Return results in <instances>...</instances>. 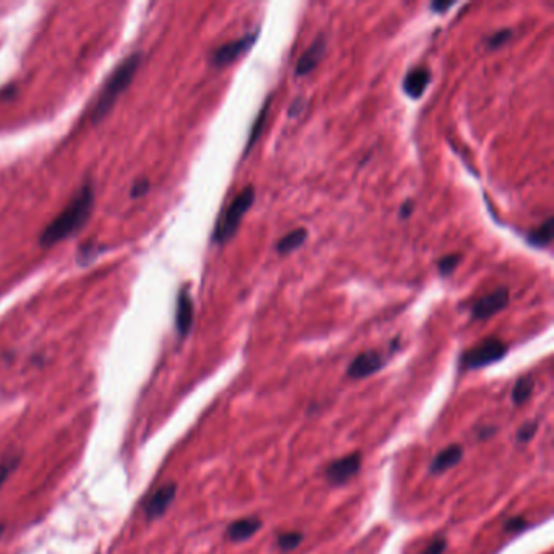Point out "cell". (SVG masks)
I'll use <instances>...</instances> for the list:
<instances>
[{"instance_id":"f546056e","label":"cell","mask_w":554,"mask_h":554,"mask_svg":"<svg viewBox=\"0 0 554 554\" xmlns=\"http://www.w3.org/2000/svg\"><path fill=\"white\" fill-rule=\"evenodd\" d=\"M450 7H454V2H441V0H437V2L431 4V10L436 13H445V10H449Z\"/></svg>"},{"instance_id":"e0dca14e","label":"cell","mask_w":554,"mask_h":554,"mask_svg":"<svg viewBox=\"0 0 554 554\" xmlns=\"http://www.w3.org/2000/svg\"><path fill=\"white\" fill-rule=\"evenodd\" d=\"M270 101H272V98H268L265 103H263L262 109L258 111L257 118H256V120H254V124L251 127V134H249V139H247V144H246V150H244V156L249 155V151L254 148V145L257 144V140L261 139L263 129H265L268 111H270Z\"/></svg>"},{"instance_id":"4fadbf2b","label":"cell","mask_w":554,"mask_h":554,"mask_svg":"<svg viewBox=\"0 0 554 554\" xmlns=\"http://www.w3.org/2000/svg\"><path fill=\"white\" fill-rule=\"evenodd\" d=\"M431 83V70L428 67H416L410 70L403 78V91L406 96L413 99H420L424 95V91L428 90Z\"/></svg>"},{"instance_id":"1f68e13d","label":"cell","mask_w":554,"mask_h":554,"mask_svg":"<svg viewBox=\"0 0 554 554\" xmlns=\"http://www.w3.org/2000/svg\"><path fill=\"white\" fill-rule=\"evenodd\" d=\"M4 532H5V525H4V523H2V522H0V536H2V535H4Z\"/></svg>"},{"instance_id":"6da1fadb","label":"cell","mask_w":554,"mask_h":554,"mask_svg":"<svg viewBox=\"0 0 554 554\" xmlns=\"http://www.w3.org/2000/svg\"><path fill=\"white\" fill-rule=\"evenodd\" d=\"M95 207V186L86 182L80 187L69 205L44 228L39 235V246L48 249L77 235L88 223Z\"/></svg>"},{"instance_id":"ba28073f","label":"cell","mask_w":554,"mask_h":554,"mask_svg":"<svg viewBox=\"0 0 554 554\" xmlns=\"http://www.w3.org/2000/svg\"><path fill=\"white\" fill-rule=\"evenodd\" d=\"M385 359L382 354L375 349H368V352L359 353L352 363H349L347 369V375L349 379H366L369 375L379 373L384 368Z\"/></svg>"},{"instance_id":"277c9868","label":"cell","mask_w":554,"mask_h":554,"mask_svg":"<svg viewBox=\"0 0 554 554\" xmlns=\"http://www.w3.org/2000/svg\"><path fill=\"white\" fill-rule=\"evenodd\" d=\"M507 352H509V347H507V343L502 342L501 338L497 337L485 338L483 342L475 345V347H471L470 349H466V352L462 354L460 368L465 371L486 368V366H491L497 363V361L504 359L507 356Z\"/></svg>"},{"instance_id":"3957f363","label":"cell","mask_w":554,"mask_h":554,"mask_svg":"<svg viewBox=\"0 0 554 554\" xmlns=\"http://www.w3.org/2000/svg\"><path fill=\"white\" fill-rule=\"evenodd\" d=\"M254 200H256V189L252 186H247L246 189L239 192L235 200L230 203V207L226 208L225 215L221 216L215 231H213V241L216 244H221V246L228 241H231L237 233L239 226H241L244 215L252 207Z\"/></svg>"},{"instance_id":"484cf974","label":"cell","mask_w":554,"mask_h":554,"mask_svg":"<svg viewBox=\"0 0 554 554\" xmlns=\"http://www.w3.org/2000/svg\"><path fill=\"white\" fill-rule=\"evenodd\" d=\"M530 527L523 517H512L504 523V530L509 533H520Z\"/></svg>"},{"instance_id":"9c48e42d","label":"cell","mask_w":554,"mask_h":554,"mask_svg":"<svg viewBox=\"0 0 554 554\" xmlns=\"http://www.w3.org/2000/svg\"><path fill=\"white\" fill-rule=\"evenodd\" d=\"M176 494H177L176 483H166V485L160 486L145 502L144 506L145 517L148 518V520H155V518L161 517L167 511V507L172 504Z\"/></svg>"},{"instance_id":"5bb4252c","label":"cell","mask_w":554,"mask_h":554,"mask_svg":"<svg viewBox=\"0 0 554 554\" xmlns=\"http://www.w3.org/2000/svg\"><path fill=\"white\" fill-rule=\"evenodd\" d=\"M464 457V447L460 444H450L442 449L439 454H437L433 462L429 465V473L431 475H441L444 471L454 469L455 465H459V462Z\"/></svg>"},{"instance_id":"44dd1931","label":"cell","mask_w":554,"mask_h":554,"mask_svg":"<svg viewBox=\"0 0 554 554\" xmlns=\"http://www.w3.org/2000/svg\"><path fill=\"white\" fill-rule=\"evenodd\" d=\"M512 34H514V32H512L511 28L499 29V32H496L494 34H491V36L486 39L487 48H490V49H499V48H502V46H504L506 43H509V39L512 38Z\"/></svg>"},{"instance_id":"cb8c5ba5","label":"cell","mask_w":554,"mask_h":554,"mask_svg":"<svg viewBox=\"0 0 554 554\" xmlns=\"http://www.w3.org/2000/svg\"><path fill=\"white\" fill-rule=\"evenodd\" d=\"M103 251V246H95V244H85V246H81V251H80V256H78V263H85V262H90L93 261V258L98 256V254Z\"/></svg>"},{"instance_id":"30bf717a","label":"cell","mask_w":554,"mask_h":554,"mask_svg":"<svg viewBox=\"0 0 554 554\" xmlns=\"http://www.w3.org/2000/svg\"><path fill=\"white\" fill-rule=\"evenodd\" d=\"M176 330L181 338L189 335L192 324H194V301L189 293V288H181L176 299V316H174Z\"/></svg>"},{"instance_id":"7a4b0ae2","label":"cell","mask_w":554,"mask_h":554,"mask_svg":"<svg viewBox=\"0 0 554 554\" xmlns=\"http://www.w3.org/2000/svg\"><path fill=\"white\" fill-rule=\"evenodd\" d=\"M141 59H144L141 53H134L127 55L118 67L113 70V74L106 80L98 98L95 101L93 111H91V120H93V124H98V122L103 120L111 113V109L114 108L116 103H118L119 96L129 88V85L134 81L137 72H139Z\"/></svg>"},{"instance_id":"8fae6325","label":"cell","mask_w":554,"mask_h":554,"mask_svg":"<svg viewBox=\"0 0 554 554\" xmlns=\"http://www.w3.org/2000/svg\"><path fill=\"white\" fill-rule=\"evenodd\" d=\"M325 50H327V39L320 34L296 62V77H304V75L314 72L320 60L324 59Z\"/></svg>"},{"instance_id":"7402d4cb","label":"cell","mask_w":554,"mask_h":554,"mask_svg":"<svg viewBox=\"0 0 554 554\" xmlns=\"http://www.w3.org/2000/svg\"><path fill=\"white\" fill-rule=\"evenodd\" d=\"M18 465H20L18 455H10L8 459L0 462V486H4V483L8 480L10 475H12L15 470H17Z\"/></svg>"},{"instance_id":"4dcf8cb0","label":"cell","mask_w":554,"mask_h":554,"mask_svg":"<svg viewBox=\"0 0 554 554\" xmlns=\"http://www.w3.org/2000/svg\"><path fill=\"white\" fill-rule=\"evenodd\" d=\"M494 433H496V428H490V426H486V428L478 431V437H480V439H487V437H491Z\"/></svg>"},{"instance_id":"8992f818","label":"cell","mask_w":554,"mask_h":554,"mask_svg":"<svg viewBox=\"0 0 554 554\" xmlns=\"http://www.w3.org/2000/svg\"><path fill=\"white\" fill-rule=\"evenodd\" d=\"M361 465H363L361 452H352L330 462L325 469V478L332 486H342L358 475Z\"/></svg>"},{"instance_id":"7c38bea8","label":"cell","mask_w":554,"mask_h":554,"mask_svg":"<svg viewBox=\"0 0 554 554\" xmlns=\"http://www.w3.org/2000/svg\"><path fill=\"white\" fill-rule=\"evenodd\" d=\"M262 528V520L256 515L237 518V520L231 522L226 527L225 536L233 543L246 541L249 538H252L256 533Z\"/></svg>"},{"instance_id":"83f0119b","label":"cell","mask_w":554,"mask_h":554,"mask_svg":"<svg viewBox=\"0 0 554 554\" xmlns=\"http://www.w3.org/2000/svg\"><path fill=\"white\" fill-rule=\"evenodd\" d=\"M306 104H307V101L304 99L303 96H299V98L294 99L293 104L289 106V111H288L289 118H298V116L301 114L304 109H306Z\"/></svg>"},{"instance_id":"d4e9b609","label":"cell","mask_w":554,"mask_h":554,"mask_svg":"<svg viewBox=\"0 0 554 554\" xmlns=\"http://www.w3.org/2000/svg\"><path fill=\"white\" fill-rule=\"evenodd\" d=\"M150 181L146 179V177H140V179H137L134 184H132V189H130V197L132 198H139V197H144L148 194L150 191Z\"/></svg>"},{"instance_id":"9a60e30c","label":"cell","mask_w":554,"mask_h":554,"mask_svg":"<svg viewBox=\"0 0 554 554\" xmlns=\"http://www.w3.org/2000/svg\"><path fill=\"white\" fill-rule=\"evenodd\" d=\"M306 241H307V230L306 228H298V230L289 231L288 235H284L282 239H278L275 249L278 254L286 256V254L298 251V249Z\"/></svg>"},{"instance_id":"d6986e66","label":"cell","mask_w":554,"mask_h":554,"mask_svg":"<svg viewBox=\"0 0 554 554\" xmlns=\"http://www.w3.org/2000/svg\"><path fill=\"white\" fill-rule=\"evenodd\" d=\"M303 540H304L303 532H298V530L284 532V533H279V535L277 536V546L279 551L289 553V551H294L296 548H299Z\"/></svg>"},{"instance_id":"5b68a950","label":"cell","mask_w":554,"mask_h":554,"mask_svg":"<svg viewBox=\"0 0 554 554\" xmlns=\"http://www.w3.org/2000/svg\"><path fill=\"white\" fill-rule=\"evenodd\" d=\"M257 38H258V29L257 32L249 33V34H246V36L239 38L236 41L225 43L223 46H220V48L213 49L212 55H210V64L213 65V67H218V69L226 67V65L233 64L236 59L241 57L242 54H246L247 50L257 43Z\"/></svg>"},{"instance_id":"603a6c76","label":"cell","mask_w":554,"mask_h":554,"mask_svg":"<svg viewBox=\"0 0 554 554\" xmlns=\"http://www.w3.org/2000/svg\"><path fill=\"white\" fill-rule=\"evenodd\" d=\"M536 431H538L536 421H527V423H523L520 428H518L517 441L520 442V444H527L528 441L533 439V436L536 434Z\"/></svg>"},{"instance_id":"ac0fdd59","label":"cell","mask_w":554,"mask_h":554,"mask_svg":"<svg viewBox=\"0 0 554 554\" xmlns=\"http://www.w3.org/2000/svg\"><path fill=\"white\" fill-rule=\"evenodd\" d=\"M533 390H535V380H533L532 375L530 374L520 375V378L517 379L514 389H512L511 394L512 403L517 406L527 403V401L530 400V396L533 395Z\"/></svg>"},{"instance_id":"f1b7e54d","label":"cell","mask_w":554,"mask_h":554,"mask_svg":"<svg viewBox=\"0 0 554 554\" xmlns=\"http://www.w3.org/2000/svg\"><path fill=\"white\" fill-rule=\"evenodd\" d=\"M413 210H415V202L413 200H405L403 203H401V207H400V210H399L401 220H406V218H410L411 213H413Z\"/></svg>"},{"instance_id":"52a82bcc","label":"cell","mask_w":554,"mask_h":554,"mask_svg":"<svg viewBox=\"0 0 554 554\" xmlns=\"http://www.w3.org/2000/svg\"><path fill=\"white\" fill-rule=\"evenodd\" d=\"M511 301V293L506 286L497 288L496 291H492L491 294H486L481 299L471 306V317L476 320H486L492 316H496L497 312L504 311V309L509 306Z\"/></svg>"},{"instance_id":"ffe728a7","label":"cell","mask_w":554,"mask_h":554,"mask_svg":"<svg viewBox=\"0 0 554 554\" xmlns=\"http://www.w3.org/2000/svg\"><path fill=\"white\" fill-rule=\"evenodd\" d=\"M462 262V254H447V256L441 257L437 261V268H439V273L442 277H449L455 272V268L460 265Z\"/></svg>"},{"instance_id":"4316f807","label":"cell","mask_w":554,"mask_h":554,"mask_svg":"<svg viewBox=\"0 0 554 554\" xmlns=\"http://www.w3.org/2000/svg\"><path fill=\"white\" fill-rule=\"evenodd\" d=\"M447 550V540L444 536H434L433 541L424 548L421 554H442Z\"/></svg>"},{"instance_id":"2e32d148","label":"cell","mask_w":554,"mask_h":554,"mask_svg":"<svg viewBox=\"0 0 554 554\" xmlns=\"http://www.w3.org/2000/svg\"><path fill=\"white\" fill-rule=\"evenodd\" d=\"M553 228H554L553 216L546 218V220L543 221L540 226H536L535 230H532L530 233H528L527 241L530 242L533 247H538V249H543V247L550 246L551 241H553V236H554Z\"/></svg>"}]
</instances>
